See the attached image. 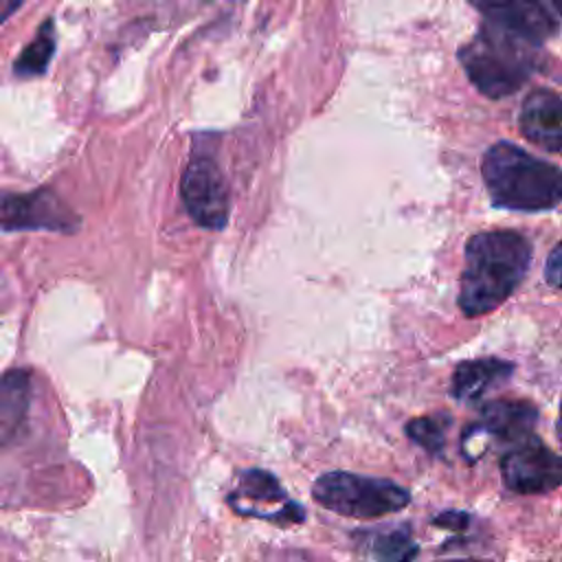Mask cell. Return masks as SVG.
<instances>
[{"label": "cell", "mask_w": 562, "mask_h": 562, "mask_svg": "<svg viewBox=\"0 0 562 562\" xmlns=\"http://www.w3.org/2000/svg\"><path fill=\"white\" fill-rule=\"evenodd\" d=\"M463 259L459 307L465 316H481L520 285L531 263V244L516 231H485L468 239Z\"/></svg>", "instance_id": "cell-1"}, {"label": "cell", "mask_w": 562, "mask_h": 562, "mask_svg": "<svg viewBox=\"0 0 562 562\" xmlns=\"http://www.w3.org/2000/svg\"><path fill=\"white\" fill-rule=\"evenodd\" d=\"M542 44L483 20L476 35L459 48V61L487 99H503L522 88L540 66Z\"/></svg>", "instance_id": "cell-2"}, {"label": "cell", "mask_w": 562, "mask_h": 562, "mask_svg": "<svg viewBox=\"0 0 562 562\" xmlns=\"http://www.w3.org/2000/svg\"><path fill=\"white\" fill-rule=\"evenodd\" d=\"M492 202L509 211H549L562 204V169L509 140L494 143L481 160Z\"/></svg>", "instance_id": "cell-3"}, {"label": "cell", "mask_w": 562, "mask_h": 562, "mask_svg": "<svg viewBox=\"0 0 562 562\" xmlns=\"http://www.w3.org/2000/svg\"><path fill=\"white\" fill-rule=\"evenodd\" d=\"M312 494L323 507L351 518H380L395 514L411 503L408 490L389 479L342 470L321 474L314 481Z\"/></svg>", "instance_id": "cell-4"}, {"label": "cell", "mask_w": 562, "mask_h": 562, "mask_svg": "<svg viewBox=\"0 0 562 562\" xmlns=\"http://www.w3.org/2000/svg\"><path fill=\"white\" fill-rule=\"evenodd\" d=\"M180 198L195 224L220 231L228 222V187L211 156L193 154L182 180Z\"/></svg>", "instance_id": "cell-5"}, {"label": "cell", "mask_w": 562, "mask_h": 562, "mask_svg": "<svg viewBox=\"0 0 562 562\" xmlns=\"http://www.w3.org/2000/svg\"><path fill=\"white\" fill-rule=\"evenodd\" d=\"M505 485L518 494H542L562 483V457L529 435L501 457Z\"/></svg>", "instance_id": "cell-6"}, {"label": "cell", "mask_w": 562, "mask_h": 562, "mask_svg": "<svg viewBox=\"0 0 562 562\" xmlns=\"http://www.w3.org/2000/svg\"><path fill=\"white\" fill-rule=\"evenodd\" d=\"M77 215L46 189L4 195L2 200V228L4 231H57L72 233L77 228Z\"/></svg>", "instance_id": "cell-7"}, {"label": "cell", "mask_w": 562, "mask_h": 562, "mask_svg": "<svg viewBox=\"0 0 562 562\" xmlns=\"http://www.w3.org/2000/svg\"><path fill=\"white\" fill-rule=\"evenodd\" d=\"M228 503L237 514L255 516L259 505H268L270 520L274 522H301L305 509L288 498L279 479L261 468H250L241 472L237 490L228 496Z\"/></svg>", "instance_id": "cell-8"}, {"label": "cell", "mask_w": 562, "mask_h": 562, "mask_svg": "<svg viewBox=\"0 0 562 562\" xmlns=\"http://www.w3.org/2000/svg\"><path fill=\"white\" fill-rule=\"evenodd\" d=\"M487 22L544 42L558 33V20L544 0H468Z\"/></svg>", "instance_id": "cell-9"}, {"label": "cell", "mask_w": 562, "mask_h": 562, "mask_svg": "<svg viewBox=\"0 0 562 562\" xmlns=\"http://www.w3.org/2000/svg\"><path fill=\"white\" fill-rule=\"evenodd\" d=\"M518 125L531 143L562 151V97L549 88L531 90L520 105Z\"/></svg>", "instance_id": "cell-10"}, {"label": "cell", "mask_w": 562, "mask_h": 562, "mask_svg": "<svg viewBox=\"0 0 562 562\" xmlns=\"http://www.w3.org/2000/svg\"><path fill=\"white\" fill-rule=\"evenodd\" d=\"M538 422V408L525 400H494L481 408V419L472 424L485 437L516 443L531 435Z\"/></svg>", "instance_id": "cell-11"}, {"label": "cell", "mask_w": 562, "mask_h": 562, "mask_svg": "<svg viewBox=\"0 0 562 562\" xmlns=\"http://www.w3.org/2000/svg\"><path fill=\"white\" fill-rule=\"evenodd\" d=\"M514 371V364L501 358H476L457 364L450 382V393L459 402H476L490 389L505 382Z\"/></svg>", "instance_id": "cell-12"}, {"label": "cell", "mask_w": 562, "mask_h": 562, "mask_svg": "<svg viewBox=\"0 0 562 562\" xmlns=\"http://www.w3.org/2000/svg\"><path fill=\"white\" fill-rule=\"evenodd\" d=\"M29 406V373L22 369L7 371L0 386V430L2 441L9 443L20 428Z\"/></svg>", "instance_id": "cell-13"}, {"label": "cell", "mask_w": 562, "mask_h": 562, "mask_svg": "<svg viewBox=\"0 0 562 562\" xmlns=\"http://www.w3.org/2000/svg\"><path fill=\"white\" fill-rule=\"evenodd\" d=\"M367 547L378 562H413L419 551L417 542L404 527L367 533Z\"/></svg>", "instance_id": "cell-14"}, {"label": "cell", "mask_w": 562, "mask_h": 562, "mask_svg": "<svg viewBox=\"0 0 562 562\" xmlns=\"http://www.w3.org/2000/svg\"><path fill=\"white\" fill-rule=\"evenodd\" d=\"M53 50H55V26H53V20H44L42 26L37 29L33 42L18 57V61L13 66L15 75L31 77V75L44 72L53 57Z\"/></svg>", "instance_id": "cell-15"}, {"label": "cell", "mask_w": 562, "mask_h": 562, "mask_svg": "<svg viewBox=\"0 0 562 562\" xmlns=\"http://www.w3.org/2000/svg\"><path fill=\"white\" fill-rule=\"evenodd\" d=\"M446 417L428 415V417H415L406 424V435L411 441L422 446L424 450L439 454L446 443Z\"/></svg>", "instance_id": "cell-16"}, {"label": "cell", "mask_w": 562, "mask_h": 562, "mask_svg": "<svg viewBox=\"0 0 562 562\" xmlns=\"http://www.w3.org/2000/svg\"><path fill=\"white\" fill-rule=\"evenodd\" d=\"M544 279L549 281V285H555V288L562 290V239L558 241V246L547 257Z\"/></svg>", "instance_id": "cell-17"}, {"label": "cell", "mask_w": 562, "mask_h": 562, "mask_svg": "<svg viewBox=\"0 0 562 562\" xmlns=\"http://www.w3.org/2000/svg\"><path fill=\"white\" fill-rule=\"evenodd\" d=\"M468 520H470V516L463 512H443L435 518V525L450 527V529H463L468 525Z\"/></svg>", "instance_id": "cell-18"}, {"label": "cell", "mask_w": 562, "mask_h": 562, "mask_svg": "<svg viewBox=\"0 0 562 562\" xmlns=\"http://www.w3.org/2000/svg\"><path fill=\"white\" fill-rule=\"evenodd\" d=\"M24 0H0V18L2 20H9L11 13L22 4Z\"/></svg>", "instance_id": "cell-19"}, {"label": "cell", "mask_w": 562, "mask_h": 562, "mask_svg": "<svg viewBox=\"0 0 562 562\" xmlns=\"http://www.w3.org/2000/svg\"><path fill=\"white\" fill-rule=\"evenodd\" d=\"M555 430H558V439L562 443V404H560V415H558V424H555Z\"/></svg>", "instance_id": "cell-20"}, {"label": "cell", "mask_w": 562, "mask_h": 562, "mask_svg": "<svg viewBox=\"0 0 562 562\" xmlns=\"http://www.w3.org/2000/svg\"><path fill=\"white\" fill-rule=\"evenodd\" d=\"M551 2V7H553V11L558 13V15H562V0H549Z\"/></svg>", "instance_id": "cell-21"}, {"label": "cell", "mask_w": 562, "mask_h": 562, "mask_svg": "<svg viewBox=\"0 0 562 562\" xmlns=\"http://www.w3.org/2000/svg\"><path fill=\"white\" fill-rule=\"evenodd\" d=\"M443 562H479V560H443Z\"/></svg>", "instance_id": "cell-22"}]
</instances>
